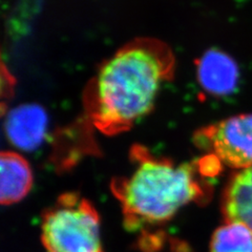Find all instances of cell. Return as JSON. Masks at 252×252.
<instances>
[{
    "label": "cell",
    "mask_w": 252,
    "mask_h": 252,
    "mask_svg": "<svg viewBox=\"0 0 252 252\" xmlns=\"http://www.w3.org/2000/svg\"><path fill=\"white\" fill-rule=\"evenodd\" d=\"M210 252H252V230L238 222H225L211 235Z\"/></svg>",
    "instance_id": "9c48e42d"
},
{
    "label": "cell",
    "mask_w": 252,
    "mask_h": 252,
    "mask_svg": "<svg viewBox=\"0 0 252 252\" xmlns=\"http://www.w3.org/2000/svg\"><path fill=\"white\" fill-rule=\"evenodd\" d=\"M194 141L228 167H251L252 114L232 116L205 126L195 133Z\"/></svg>",
    "instance_id": "277c9868"
},
{
    "label": "cell",
    "mask_w": 252,
    "mask_h": 252,
    "mask_svg": "<svg viewBox=\"0 0 252 252\" xmlns=\"http://www.w3.org/2000/svg\"><path fill=\"white\" fill-rule=\"evenodd\" d=\"M41 241L46 252H104L100 217L78 193H63L43 212Z\"/></svg>",
    "instance_id": "3957f363"
},
{
    "label": "cell",
    "mask_w": 252,
    "mask_h": 252,
    "mask_svg": "<svg viewBox=\"0 0 252 252\" xmlns=\"http://www.w3.org/2000/svg\"><path fill=\"white\" fill-rule=\"evenodd\" d=\"M130 163L129 171L110 185L130 232L147 235L152 228L167 223L187 205L203 202L210 193L198 162L176 164L136 145Z\"/></svg>",
    "instance_id": "7a4b0ae2"
},
{
    "label": "cell",
    "mask_w": 252,
    "mask_h": 252,
    "mask_svg": "<svg viewBox=\"0 0 252 252\" xmlns=\"http://www.w3.org/2000/svg\"><path fill=\"white\" fill-rule=\"evenodd\" d=\"M15 80L0 56V114H2L7 101L13 94Z\"/></svg>",
    "instance_id": "30bf717a"
},
{
    "label": "cell",
    "mask_w": 252,
    "mask_h": 252,
    "mask_svg": "<svg viewBox=\"0 0 252 252\" xmlns=\"http://www.w3.org/2000/svg\"><path fill=\"white\" fill-rule=\"evenodd\" d=\"M33 181V171L25 158L17 153L0 152V205H12L25 199Z\"/></svg>",
    "instance_id": "52a82bcc"
},
{
    "label": "cell",
    "mask_w": 252,
    "mask_h": 252,
    "mask_svg": "<svg viewBox=\"0 0 252 252\" xmlns=\"http://www.w3.org/2000/svg\"><path fill=\"white\" fill-rule=\"evenodd\" d=\"M49 118L37 104H23L12 109L6 117L4 129L11 143L25 152H33L46 137Z\"/></svg>",
    "instance_id": "5b68a950"
},
{
    "label": "cell",
    "mask_w": 252,
    "mask_h": 252,
    "mask_svg": "<svg viewBox=\"0 0 252 252\" xmlns=\"http://www.w3.org/2000/svg\"><path fill=\"white\" fill-rule=\"evenodd\" d=\"M198 79L202 88L211 94L223 96L234 91L239 79L235 61L222 51L210 50L198 63Z\"/></svg>",
    "instance_id": "8992f818"
},
{
    "label": "cell",
    "mask_w": 252,
    "mask_h": 252,
    "mask_svg": "<svg viewBox=\"0 0 252 252\" xmlns=\"http://www.w3.org/2000/svg\"><path fill=\"white\" fill-rule=\"evenodd\" d=\"M220 202L225 222H238L252 230V166L229 179Z\"/></svg>",
    "instance_id": "ba28073f"
},
{
    "label": "cell",
    "mask_w": 252,
    "mask_h": 252,
    "mask_svg": "<svg viewBox=\"0 0 252 252\" xmlns=\"http://www.w3.org/2000/svg\"><path fill=\"white\" fill-rule=\"evenodd\" d=\"M175 66V56L162 41L141 38L124 45L86 88L84 106L93 126L107 136L128 130L151 112Z\"/></svg>",
    "instance_id": "6da1fadb"
}]
</instances>
